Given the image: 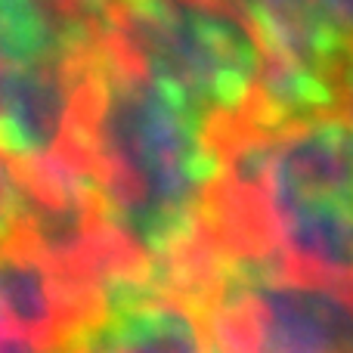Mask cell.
<instances>
[{
	"label": "cell",
	"mask_w": 353,
	"mask_h": 353,
	"mask_svg": "<svg viewBox=\"0 0 353 353\" xmlns=\"http://www.w3.org/2000/svg\"><path fill=\"white\" fill-rule=\"evenodd\" d=\"M81 149L112 245L143 282L183 292L217 189L214 128L99 37L81 87Z\"/></svg>",
	"instance_id": "1"
},
{
	"label": "cell",
	"mask_w": 353,
	"mask_h": 353,
	"mask_svg": "<svg viewBox=\"0 0 353 353\" xmlns=\"http://www.w3.org/2000/svg\"><path fill=\"white\" fill-rule=\"evenodd\" d=\"M214 149L208 254L263 263L353 307V124L341 112L248 115L217 130Z\"/></svg>",
	"instance_id": "2"
},
{
	"label": "cell",
	"mask_w": 353,
	"mask_h": 353,
	"mask_svg": "<svg viewBox=\"0 0 353 353\" xmlns=\"http://www.w3.org/2000/svg\"><path fill=\"white\" fill-rule=\"evenodd\" d=\"M103 41L186 99L214 134L261 109V47L220 0H109Z\"/></svg>",
	"instance_id": "3"
},
{
	"label": "cell",
	"mask_w": 353,
	"mask_h": 353,
	"mask_svg": "<svg viewBox=\"0 0 353 353\" xmlns=\"http://www.w3.org/2000/svg\"><path fill=\"white\" fill-rule=\"evenodd\" d=\"M192 304L208 353H353V307L254 261L208 257Z\"/></svg>",
	"instance_id": "4"
},
{
	"label": "cell",
	"mask_w": 353,
	"mask_h": 353,
	"mask_svg": "<svg viewBox=\"0 0 353 353\" xmlns=\"http://www.w3.org/2000/svg\"><path fill=\"white\" fill-rule=\"evenodd\" d=\"M263 56L261 112L273 121L341 112L353 65V0H220Z\"/></svg>",
	"instance_id": "5"
},
{
	"label": "cell",
	"mask_w": 353,
	"mask_h": 353,
	"mask_svg": "<svg viewBox=\"0 0 353 353\" xmlns=\"http://www.w3.org/2000/svg\"><path fill=\"white\" fill-rule=\"evenodd\" d=\"M109 294L22 236L0 248V353H65Z\"/></svg>",
	"instance_id": "6"
},
{
	"label": "cell",
	"mask_w": 353,
	"mask_h": 353,
	"mask_svg": "<svg viewBox=\"0 0 353 353\" xmlns=\"http://www.w3.org/2000/svg\"><path fill=\"white\" fill-rule=\"evenodd\" d=\"M65 353H208V338L199 307L183 294L130 282L109 292Z\"/></svg>",
	"instance_id": "7"
},
{
	"label": "cell",
	"mask_w": 353,
	"mask_h": 353,
	"mask_svg": "<svg viewBox=\"0 0 353 353\" xmlns=\"http://www.w3.org/2000/svg\"><path fill=\"white\" fill-rule=\"evenodd\" d=\"M109 0H0V72L78 65L97 50Z\"/></svg>",
	"instance_id": "8"
},
{
	"label": "cell",
	"mask_w": 353,
	"mask_h": 353,
	"mask_svg": "<svg viewBox=\"0 0 353 353\" xmlns=\"http://www.w3.org/2000/svg\"><path fill=\"white\" fill-rule=\"evenodd\" d=\"M341 115L353 124V65L347 72V81H344V97H341Z\"/></svg>",
	"instance_id": "9"
}]
</instances>
